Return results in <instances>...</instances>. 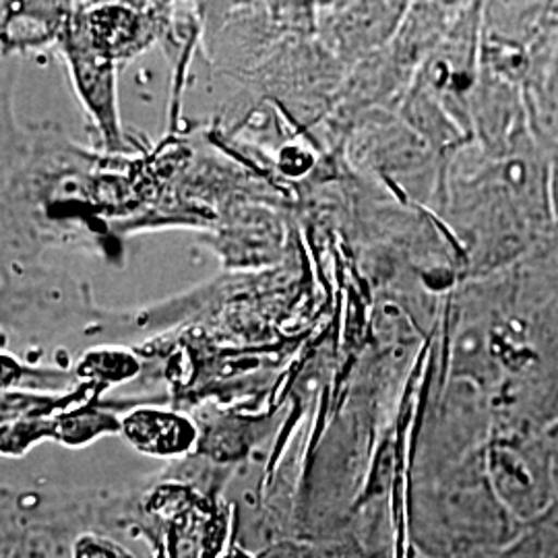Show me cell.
I'll return each mask as SVG.
<instances>
[{
	"label": "cell",
	"instance_id": "obj_6",
	"mask_svg": "<svg viewBox=\"0 0 558 558\" xmlns=\"http://www.w3.org/2000/svg\"><path fill=\"white\" fill-rule=\"evenodd\" d=\"M311 156L300 151L296 147H290L283 151V158H281V168L286 172H290L292 177H299L300 172H304L308 166H311Z\"/></svg>",
	"mask_w": 558,
	"mask_h": 558
},
{
	"label": "cell",
	"instance_id": "obj_1",
	"mask_svg": "<svg viewBox=\"0 0 558 558\" xmlns=\"http://www.w3.org/2000/svg\"><path fill=\"white\" fill-rule=\"evenodd\" d=\"M120 430L140 453L154 458L184 456L197 440V426L193 420L151 408L131 412L120 422Z\"/></svg>",
	"mask_w": 558,
	"mask_h": 558
},
{
	"label": "cell",
	"instance_id": "obj_5",
	"mask_svg": "<svg viewBox=\"0 0 558 558\" xmlns=\"http://www.w3.org/2000/svg\"><path fill=\"white\" fill-rule=\"evenodd\" d=\"M73 558H135L114 539L98 534H83L73 544Z\"/></svg>",
	"mask_w": 558,
	"mask_h": 558
},
{
	"label": "cell",
	"instance_id": "obj_2",
	"mask_svg": "<svg viewBox=\"0 0 558 558\" xmlns=\"http://www.w3.org/2000/svg\"><path fill=\"white\" fill-rule=\"evenodd\" d=\"M112 428H117L114 420L106 418L96 412L73 414L60 422V439L66 445H83L101 435L104 430H112Z\"/></svg>",
	"mask_w": 558,
	"mask_h": 558
},
{
	"label": "cell",
	"instance_id": "obj_4",
	"mask_svg": "<svg viewBox=\"0 0 558 558\" xmlns=\"http://www.w3.org/2000/svg\"><path fill=\"white\" fill-rule=\"evenodd\" d=\"M131 15L126 11H120L117 7H110L106 11L94 13V34L100 44L117 46L129 38L131 34Z\"/></svg>",
	"mask_w": 558,
	"mask_h": 558
},
{
	"label": "cell",
	"instance_id": "obj_3",
	"mask_svg": "<svg viewBox=\"0 0 558 558\" xmlns=\"http://www.w3.org/2000/svg\"><path fill=\"white\" fill-rule=\"evenodd\" d=\"M137 364L129 359V354H89L83 362V375L96 379L117 380L126 379L135 373Z\"/></svg>",
	"mask_w": 558,
	"mask_h": 558
}]
</instances>
